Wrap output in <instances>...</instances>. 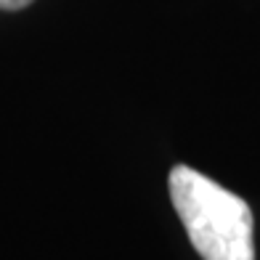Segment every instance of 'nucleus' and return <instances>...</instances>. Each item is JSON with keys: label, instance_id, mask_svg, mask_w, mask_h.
I'll return each mask as SVG.
<instances>
[{"label": "nucleus", "instance_id": "nucleus-1", "mask_svg": "<svg viewBox=\"0 0 260 260\" xmlns=\"http://www.w3.org/2000/svg\"><path fill=\"white\" fill-rule=\"evenodd\" d=\"M170 199L194 250L205 260H255L252 212L199 170L178 165L170 173Z\"/></svg>", "mask_w": 260, "mask_h": 260}, {"label": "nucleus", "instance_id": "nucleus-2", "mask_svg": "<svg viewBox=\"0 0 260 260\" xmlns=\"http://www.w3.org/2000/svg\"><path fill=\"white\" fill-rule=\"evenodd\" d=\"M32 0H0V8L3 11H19V8H27Z\"/></svg>", "mask_w": 260, "mask_h": 260}]
</instances>
